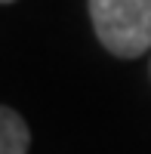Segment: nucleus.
<instances>
[{
    "label": "nucleus",
    "instance_id": "nucleus-3",
    "mask_svg": "<svg viewBox=\"0 0 151 154\" xmlns=\"http://www.w3.org/2000/svg\"><path fill=\"white\" fill-rule=\"evenodd\" d=\"M0 3H12V0H0Z\"/></svg>",
    "mask_w": 151,
    "mask_h": 154
},
{
    "label": "nucleus",
    "instance_id": "nucleus-2",
    "mask_svg": "<svg viewBox=\"0 0 151 154\" xmlns=\"http://www.w3.org/2000/svg\"><path fill=\"white\" fill-rule=\"evenodd\" d=\"M31 130L19 111L0 105V154H28Z\"/></svg>",
    "mask_w": 151,
    "mask_h": 154
},
{
    "label": "nucleus",
    "instance_id": "nucleus-1",
    "mask_svg": "<svg viewBox=\"0 0 151 154\" xmlns=\"http://www.w3.org/2000/svg\"><path fill=\"white\" fill-rule=\"evenodd\" d=\"M90 19L111 56L139 59L151 49V0H90Z\"/></svg>",
    "mask_w": 151,
    "mask_h": 154
}]
</instances>
